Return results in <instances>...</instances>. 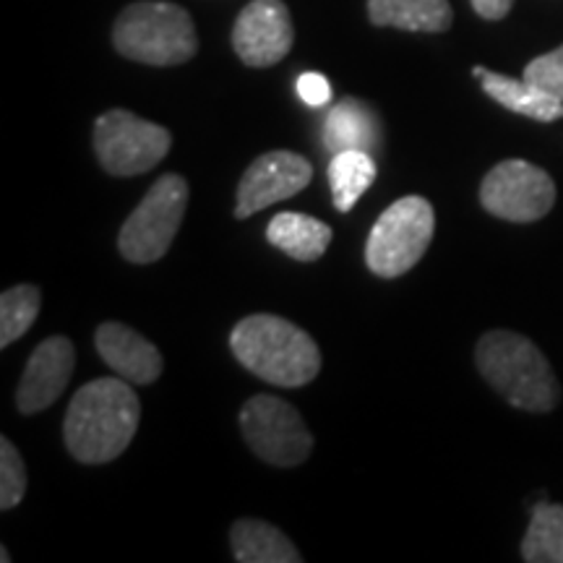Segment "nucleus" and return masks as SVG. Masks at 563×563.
Returning <instances> with one entry per match:
<instances>
[{
    "label": "nucleus",
    "instance_id": "nucleus-3",
    "mask_svg": "<svg viewBox=\"0 0 563 563\" xmlns=\"http://www.w3.org/2000/svg\"><path fill=\"white\" fill-rule=\"evenodd\" d=\"M481 376L511 407L525 412H551L561 399L559 378L538 344L517 332L496 329L475 347Z\"/></svg>",
    "mask_w": 563,
    "mask_h": 563
},
{
    "label": "nucleus",
    "instance_id": "nucleus-17",
    "mask_svg": "<svg viewBox=\"0 0 563 563\" xmlns=\"http://www.w3.org/2000/svg\"><path fill=\"white\" fill-rule=\"evenodd\" d=\"M238 563H300L302 553L279 527L264 519H238L230 530Z\"/></svg>",
    "mask_w": 563,
    "mask_h": 563
},
{
    "label": "nucleus",
    "instance_id": "nucleus-20",
    "mask_svg": "<svg viewBox=\"0 0 563 563\" xmlns=\"http://www.w3.org/2000/svg\"><path fill=\"white\" fill-rule=\"evenodd\" d=\"M527 563H563V506L538 504L532 509L530 527L522 540Z\"/></svg>",
    "mask_w": 563,
    "mask_h": 563
},
{
    "label": "nucleus",
    "instance_id": "nucleus-11",
    "mask_svg": "<svg viewBox=\"0 0 563 563\" xmlns=\"http://www.w3.org/2000/svg\"><path fill=\"white\" fill-rule=\"evenodd\" d=\"M292 42L295 24L282 0H251L232 26V51L251 68L277 66Z\"/></svg>",
    "mask_w": 563,
    "mask_h": 563
},
{
    "label": "nucleus",
    "instance_id": "nucleus-23",
    "mask_svg": "<svg viewBox=\"0 0 563 563\" xmlns=\"http://www.w3.org/2000/svg\"><path fill=\"white\" fill-rule=\"evenodd\" d=\"M522 79L563 102V45L555 47L553 53H545L540 55V58L527 63Z\"/></svg>",
    "mask_w": 563,
    "mask_h": 563
},
{
    "label": "nucleus",
    "instance_id": "nucleus-14",
    "mask_svg": "<svg viewBox=\"0 0 563 563\" xmlns=\"http://www.w3.org/2000/svg\"><path fill=\"white\" fill-rule=\"evenodd\" d=\"M323 146L329 152H378L382 150V123L376 112L361 100H342L329 110L323 123Z\"/></svg>",
    "mask_w": 563,
    "mask_h": 563
},
{
    "label": "nucleus",
    "instance_id": "nucleus-12",
    "mask_svg": "<svg viewBox=\"0 0 563 563\" xmlns=\"http://www.w3.org/2000/svg\"><path fill=\"white\" fill-rule=\"evenodd\" d=\"M76 371V347L68 336L55 334L42 340L26 361L16 386L21 415H37L58 402Z\"/></svg>",
    "mask_w": 563,
    "mask_h": 563
},
{
    "label": "nucleus",
    "instance_id": "nucleus-10",
    "mask_svg": "<svg viewBox=\"0 0 563 563\" xmlns=\"http://www.w3.org/2000/svg\"><path fill=\"white\" fill-rule=\"evenodd\" d=\"M313 165L298 152L274 150L256 157L238 183L235 220H249L272 203L292 199L311 186Z\"/></svg>",
    "mask_w": 563,
    "mask_h": 563
},
{
    "label": "nucleus",
    "instance_id": "nucleus-15",
    "mask_svg": "<svg viewBox=\"0 0 563 563\" xmlns=\"http://www.w3.org/2000/svg\"><path fill=\"white\" fill-rule=\"evenodd\" d=\"M332 235L334 232L327 222L316 220L311 214H300V211H282L272 217L269 228H266V241L302 264L319 262L332 245Z\"/></svg>",
    "mask_w": 563,
    "mask_h": 563
},
{
    "label": "nucleus",
    "instance_id": "nucleus-7",
    "mask_svg": "<svg viewBox=\"0 0 563 563\" xmlns=\"http://www.w3.org/2000/svg\"><path fill=\"white\" fill-rule=\"evenodd\" d=\"M91 146L104 173L133 178L154 170L167 157L173 133L165 125L144 121L136 112L112 108L95 121Z\"/></svg>",
    "mask_w": 563,
    "mask_h": 563
},
{
    "label": "nucleus",
    "instance_id": "nucleus-22",
    "mask_svg": "<svg viewBox=\"0 0 563 563\" xmlns=\"http://www.w3.org/2000/svg\"><path fill=\"white\" fill-rule=\"evenodd\" d=\"M26 485H30V477H26V464L21 460L19 449L13 446L9 435H0V509H16L24 498Z\"/></svg>",
    "mask_w": 563,
    "mask_h": 563
},
{
    "label": "nucleus",
    "instance_id": "nucleus-19",
    "mask_svg": "<svg viewBox=\"0 0 563 563\" xmlns=\"http://www.w3.org/2000/svg\"><path fill=\"white\" fill-rule=\"evenodd\" d=\"M329 188H332V203L336 211H347L361 201V196L368 191L376 180L378 167L373 154L368 152H336L329 162Z\"/></svg>",
    "mask_w": 563,
    "mask_h": 563
},
{
    "label": "nucleus",
    "instance_id": "nucleus-18",
    "mask_svg": "<svg viewBox=\"0 0 563 563\" xmlns=\"http://www.w3.org/2000/svg\"><path fill=\"white\" fill-rule=\"evenodd\" d=\"M481 84L490 100L504 104L506 110L517 112V115L532 118V121L540 123H555L563 118V102L527 79H511V76L485 68Z\"/></svg>",
    "mask_w": 563,
    "mask_h": 563
},
{
    "label": "nucleus",
    "instance_id": "nucleus-5",
    "mask_svg": "<svg viewBox=\"0 0 563 563\" xmlns=\"http://www.w3.org/2000/svg\"><path fill=\"white\" fill-rule=\"evenodd\" d=\"M435 232V211L422 196L397 199L378 217L365 243V264L382 279H397L418 266Z\"/></svg>",
    "mask_w": 563,
    "mask_h": 563
},
{
    "label": "nucleus",
    "instance_id": "nucleus-26",
    "mask_svg": "<svg viewBox=\"0 0 563 563\" xmlns=\"http://www.w3.org/2000/svg\"><path fill=\"white\" fill-rule=\"evenodd\" d=\"M0 561H3V563H9L11 561V553H9V548H0Z\"/></svg>",
    "mask_w": 563,
    "mask_h": 563
},
{
    "label": "nucleus",
    "instance_id": "nucleus-6",
    "mask_svg": "<svg viewBox=\"0 0 563 563\" xmlns=\"http://www.w3.org/2000/svg\"><path fill=\"white\" fill-rule=\"evenodd\" d=\"M191 188L183 175L167 173L154 180L118 232V251L131 264H154L170 251L186 217Z\"/></svg>",
    "mask_w": 563,
    "mask_h": 563
},
{
    "label": "nucleus",
    "instance_id": "nucleus-9",
    "mask_svg": "<svg viewBox=\"0 0 563 563\" xmlns=\"http://www.w3.org/2000/svg\"><path fill=\"white\" fill-rule=\"evenodd\" d=\"M481 203L506 222H538L555 203V183L543 167L525 159H504L483 178Z\"/></svg>",
    "mask_w": 563,
    "mask_h": 563
},
{
    "label": "nucleus",
    "instance_id": "nucleus-2",
    "mask_svg": "<svg viewBox=\"0 0 563 563\" xmlns=\"http://www.w3.org/2000/svg\"><path fill=\"white\" fill-rule=\"evenodd\" d=\"M235 361L262 382L282 389L311 384L321 371V350L306 329L274 313H253L230 332Z\"/></svg>",
    "mask_w": 563,
    "mask_h": 563
},
{
    "label": "nucleus",
    "instance_id": "nucleus-13",
    "mask_svg": "<svg viewBox=\"0 0 563 563\" xmlns=\"http://www.w3.org/2000/svg\"><path fill=\"white\" fill-rule=\"evenodd\" d=\"M95 347L104 365L133 386H150L165 371L157 344L121 321H104L95 332Z\"/></svg>",
    "mask_w": 563,
    "mask_h": 563
},
{
    "label": "nucleus",
    "instance_id": "nucleus-1",
    "mask_svg": "<svg viewBox=\"0 0 563 563\" xmlns=\"http://www.w3.org/2000/svg\"><path fill=\"white\" fill-rule=\"evenodd\" d=\"M141 422V402L133 384L121 376L95 378L70 399L63 439L81 464L115 462L131 446Z\"/></svg>",
    "mask_w": 563,
    "mask_h": 563
},
{
    "label": "nucleus",
    "instance_id": "nucleus-4",
    "mask_svg": "<svg viewBox=\"0 0 563 563\" xmlns=\"http://www.w3.org/2000/svg\"><path fill=\"white\" fill-rule=\"evenodd\" d=\"M112 47L123 58L144 66H180L199 53L191 13L165 0H139L125 5L112 26Z\"/></svg>",
    "mask_w": 563,
    "mask_h": 563
},
{
    "label": "nucleus",
    "instance_id": "nucleus-24",
    "mask_svg": "<svg viewBox=\"0 0 563 563\" xmlns=\"http://www.w3.org/2000/svg\"><path fill=\"white\" fill-rule=\"evenodd\" d=\"M298 95L308 108H323V104H329V100H332V87H329L327 76L308 70V74H302L298 79Z\"/></svg>",
    "mask_w": 563,
    "mask_h": 563
},
{
    "label": "nucleus",
    "instance_id": "nucleus-16",
    "mask_svg": "<svg viewBox=\"0 0 563 563\" xmlns=\"http://www.w3.org/2000/svg\"><path fill=\"white\" fill-rule=\"evenodd\" d=\"M368 19L373 26L441 34L452 26L454 11L449 0H368Z\"/></svg>",
    "mask_w": 563,
    "mask_h": 563
},
{
    "label": "nucleus",
    "instance_id": "nucleus-8",
    "mask_svg": "<svg viewBox=\"0 0 563 563\" xmlns=\"http://www.w3.org/2000/svg\"><path fill=\"white\" fill-rule=\"evenodd\" d=\"M238 422L251 452L272 467H298L313 454V435L302 415L274 394L251 397Z\"/></svg>",
    "mask_w": 563,
    "mask_h": 563
},
{
    "label": "nucleus",
    "instance_id": "nucleus-21",
    "mask_svg": "<svg viewBox=\"0 0 563 563\" xmlns=\"http://www.w3.org/2000/svg\"><path fill=\"white\" fill-rule=\"evenodd\" d=\"M42 308V292L34 285L9 287L0 295V350L11 347L37 321Z\"/></svg>",
    "mask_w": 563,
    "mask_h": 563
},
{
    "label": "nucleus",
    "instance_id": "nucleus-25",
    "mask_svg": "<svg viewBox=\"0 0 563 563\" xmlns=\"http://www.w3.org/2000/svg\"><path fill=\"white\" fill-rule=\"evenodd\" d=\"M470 3H473L477 16H483L488 21H498L511 11L514 0H470Z\"/></svg>",
    "mask_w": 563,
    "mask_h": 563
}]
</instances>
